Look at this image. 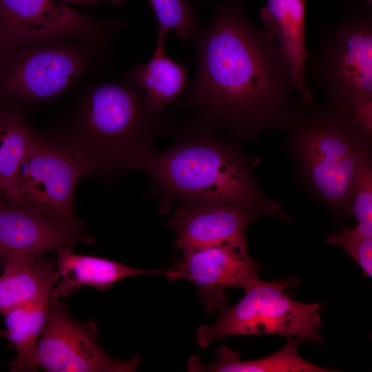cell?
Segmentation results:
<instances>
[{
  "instance_id": "6da1fadb",
  "label": "cell",
  "mask_w": 372,
  "mask_h": 372,
  "mask_svg": "<svg viewBox=\"0 0 372 372\" xmlns=\"http://www.w3.org/2000/svg\"><path fill=\"white\" fill-rule=\"evenodd\" d=\"M192 40L196 73L183 103L207 125L254 137L291 127L306 111L288 57L270 31L252 25L242 0L217 4Z\"/></svg>"
},
{
  "instance_id": "7a4b0ae2",
  "label": "cell",
  "mask_w": 372,
  "mask_h": 372,
  "mask_svg": "<svg viewBox=\"0 0 372 372\" xmlns=\"http://www.w3.org/2000/svg\"><path fill=\"white\" fill-rule=\"evenodd\" d=\"M141 169L183 204H223L251 220L267 215L291 221L280 203L260 191L241 153L206 127L194 130L163 153L152 154Z\"/></svg>"
},
{
  "instance_id": "3957f363",
  "label": "cell",
  "mask_w": 372,
  "mask_h": 372,
  "mask_svg": "<svg viewBox=\"0 0 372 372\" xmlns=\"http://www.w3.org/2000/svg\"><path fill=\"white\" fill-rule=\"evenodd\" d=\"M291 127L290 141L304 176L325 201L345 207L359 174L371 165L366 146L371 133L353 116L311 101Z\"/></svg>"
},
{
  "instance_id": "277c9868",
  "label": "cell",
  "mask_w": 372,
  "mask_h": 372,
  "mask_svg": "<svg viewBox=\"0 0 372 372\" xmlns=\"http://www.w3.org/2000/svg\"><path fill=\"white\" fill-rule=\"evenodd\" d=\"M305 78L333 110L351 116L372 106V3L349 2L338 21L318 28Z\"/></svg>"
},
{
  "instance_id": "5b68a950",
  "label": "cell",
  "mask_w": 372,
  "mask_h": 372,
  "mask_svg": "<svg viewBox=\"0 0 372 372\" xmlns=\"http://www.w3.org/2000/svg\"><path fill=\"white\" fill-rule=\"evenodd\" d=\"M83 122V135L76 145L96 169H142L152 154L154 138L167 126L164 114L147 109L138 90L115 82L101 84L90 93Z\"/></svg>"
},
{
  "instance_id": "8992f818",
  "label": "cell",
  "mask_w": 372,
  "mask_h": 372,
  "mask_svg": "<svg viewBox=\"0 0 372 372\" xmlns=\"http://www.w3.org/2000/svg\"><path fill=\"white\" fill-rule=\"evenodd\" d=\"M298 282L295 277L273 282L259 279L244 289L245 296L238 303L220 309L214 324L198 329V344L207 348L225 337L260 334L323 342L318 333L322 327L319 313L322 306L298 302L285 293L287 287Z\"/></svg>"
},
{
  "instance_id": "52a82bcc",
  "label": "cell",
  "mask_w": 372,
  "mask_h": 372,
  "mask_svg": "<svg viewBox=\"0 0 372 372\" xmlns=\"http://www.w3.org/2000/svg\"><path fill=\"white\" fill-rule=\"evenodd\" d=\"M96 167L76 145L34 134L20 165L14 189L5 199L61 221L81 224L73 196L78 181Z\"/></svg>"
},
{
  "instance_id": "ba28073f",
  "label": "cell",
  "mask_w": 372,
  "mask_h": 372,
  "mask_svg": "<svg viewBox=\"0 0 372 372\" xmlns=\"http://www.w3.org/2000/svg\"><path fill=\"white\" fill-rule=\"evenodd\" d=\"M99 331L92 320L79 322L65 302L50 294L46 321L37 344V366L47 372H133L140 355L119 360L99 344Z\"/></svg>"
},
{
  "instance_id": "9c48e42d",
  "label": "cell",
  "mask_w": 372,
  "mask_h": 372,
  "mask_svg": "<svg viewBox=\"0 0 372 372\" xmlns=\"http://www.w3.org/2000/svg\"><path fill=\"white\" fill-rule=\"evenodd\" d=\"M124 25L114 19H96L52 0H0V58L51 39H104Z\"/></svg>"
},
{
  "instance_id": "30bf717a",
  "label": "cell",
  "mask_w": 372,
  "mask_h": 372,
  "mask_svg": "<svg viewBox=\"0 0 372 372\" xmlns=\"http://www.w3.org/2000/svg\"><path fill=\"white\" fill-rule=\"evenodd\" d=\"M260 269L247 252L246 240H227L183 253L164 276L194 283L205 310L212 313L227 305L225 290L247 289L260 279Z\"/></svg>"
},
{
  "instance_id": "8fae6325",
  "label": "cell",
  "mask_w": 372,
  "mask_h": 372,
  "mask_svg": "<svg viewBox=\"0 0 372 372\" xmlns=\"http://www.w3.org/2000/svg\"><path fill=\"white\" fill-rule=\"evenodd\" d=\"M84 59L60 46L21 48L0 58V95L10 99L54 97L79 77Z\"/></svg>"
},
{
  "instance_id": "7c38bea8",
  "label": "cell",
  "mask_w": 372,
  "mask_h": 372,
  "mask_svg": "<svg viewBox=\"0 0 372 372\" xmlns=\"http://www.w3.org/2000/svg\"><path fill=\"white\" fill-rule=\"evenodd\" d=\"M81 224L52 218L32 208L0 200V267L13 261L90 242Z\"/></svg>"
},
{
  "instance_id": "4fadbf2b",
  "label": "cell",
  "mask_w": 372,
  "mask_h": 372,
  "mask_svg": "<svg viewBox=\"0 0 372 372\" xmlns=\"http://www.w3.org/2000/svg\"><path fill=\"white\" fill-rule=\"evenodd\" d=\"M251 218L231 206L216 203L183 204L170 219L176 232L174 245L183 253L227 240H245Z\"/></svg>"
},
{
  "instance_id": "5bb4252c",
  "label": "cell",
  "mask_w": 372,
  "mask_h": 372,
  "mask_svg": "<svg viewBox=\"0 0 372 372\" xmlns=\"http://www.w3.org/2000/svg\"><path fill=\"white\" fill-rule=\"evenodd\" d=\"M260 16L264 28L274 35L288 57L296 90L304 103L312 101L305 78L311 56L305 43V0H267Z\"/></svg>"
},
{
  "instance_id": "9a60e30c",
  "label": "cell",
  "mask_w": 372,
  "mask_h": 372,
  "mask_svg": "<svg viewBox=\"0 0 372 372\" xmlns=\"http://www.w3.org/2000/svg\"><path fill=\"white\" fill-rule=\"evenodd\" d=\"M165 41L157 37L150 60L136 65L125 76L127 83L140 92L147 109L155 114H164L166 107L185 95L188 87V68L166 54Z\"/></svg>"
},
{
  "instance_id": "2e32d148",
  "label": "cell",
  "mask_w": 372,
  "mask_h": 372,
  "mask_svg": "<svg viewBox=\"0 0 372 372\" xmlns=\"http://www.w3.org/2000/svg\"><path fill=\"white\" fill-rule=\"evenodd\" d=\"M56 267L60 281L53 287L60 297L74 294L82 287L106 290L123 279L145 275H164L163 269H140L107 258L76 254L70 249L57 251Z\"/></svg>"
},
{
  "instance_id": "e0dca14e",
  "label": "cell",
  "mask_w": 372,
  "mask_h": 372,
  "mask_svg": "<svg viewBox=\"0 0 372 372\" xmlns=\"http://www.w3.org/2000/svg\"><path fill=\"white\" fill-rule=\"evenodd\" d=\"M0 276V313L29 303L52 290L60 279L56 265L41 256L11 262Z\"/></svg>"
},
{
  "instance_id": "ac0fdd59",
  "label": "cell",
  "mask_w": 372,
  "mask_h": 372,
  "mask_svg": "<svg viewBox=\"0 0 372 372\" xmlns=\"http://www.w3.org/2000/svg\"><path fill=\"white\" fill-rule=\"evenodd\" d=\"M285 346L269 356L252 360H242L239 352L227 347L216 350V360L205 365L197 356L187 363L192 372H335L337 370L319 366L303 359L298 352V344L305 341L299 337L287 339Z\"/></svg>"
},
{
  "instance_id": "d6986e66",
  "label": "cell",
  "mask_w": 372,
  "mask_h": 372,
  "mask_svg": "<svg viewBox=\"0 0 372 372\" xmlns=\"http://www.w3.org/2000/svg\"><path fill=\"white\" fill-rule=\"evenodd\" d=\"M50 293L3 315L6 338L17 351V357L8 364L12 372H35L39 368L37 344L46 321Z\"/></svg>"
},
{
  "instance_id": "ffe728a7",
  "label": "cell",
  "mask_w": 372,
  "mask_h": 372,
  "mask_svg": "<svg viewBox=\"0 0 372 372\" xmlns=\"http://www.w3.org/2000/svg\"><path fill=\"white\" fill-rule=\"evenodd\" d=\"M36 133L14 110L0 103V196L8 199Z\"/></svg>"
},
{
  "instance_id": "44dd1931",
  "label": "cell",
  "mask_w": 372,
  "mask_h": 372,
  "mask_svg": "<svg viewBox=\"0 0 372 372\" xmlns=\"http://www.w3.org/2000/svg\"><path fill=\"white\" fill-rule=\"evenodd\" d=\"M154 12L157 37L166 39L173 31L180 38L192 39L199 28V21L187 0H148Z\"/></svg>"
},
{
  "instance_id": "7402d4cb",
  "label": "cell",
  "mask_w": 372,
  "mask_h": 372,
  "mask_svg": "<svg viewBox=\"0 0 372 372\" xmlns=\"http://www.w3.org/2000/svg\"><path fill=\"white\" fill-rule=\"evenodd\" d=\"M325 240L326 243L337 245L344 249L364 275L372 277V239L362 238L349 229L328 235Z\"/></svg>"
},
{
  "instance_id": "603a6c76",
  "label": "cell",
  "mask_w": 372,
  "mask_h": 372,
  "mask_svg": "<svg viewBox=\"0 0 372 372\" xmlns=\"http://www.w3.org/2000/svg\"><path fill=\"white\" fill-rule=\"evenodd\" d=\"M351 214L358 222L372 223V169L366 166L358 176Z\"/></svg>"
},
{
  "instance_id": "cb8c5ba5",
  "label": "cell",
  "mask_w": 372,
  "mask_h": 372,
  "mask_svg": "<svg viewBox=\"0 0 372 372\" xmlns=\"http://www.w3.org/2000/svg\"><path fill=\"white\" fill-rule=\"evenodd\" d=\"M74 3L84 5V6H93L101 2L107 1L112 4L116 6H121L124 0H64Z\"/></svg>"
},
{
  "instance_id": "d4e9b609",
  "label": "cell",
  "mask_w": 372,
  "mask_h": 372,
  "mask_svg": "<svg viewBox=\"0 0 372 372\" xmlns=\"http://www.w3.org/2000/svg\"><path fill=\"white\" fill-rule=\"evenodd\" d=\"M0 336L3 338H6V331L5 330H1L0 329Z\"/></svg>"
},
{
  "instance_id": "484cf974",
  "label": "cell",
  "mask_w": 372,
  "mask_h": 372,
  "mask_svg": "<svg viewBox=\"0 0 372 372\" xmlns=\"http://www.w3.org/2000/svg\"><path fill=\"white\" fill-rule=\"evenodd\" d=\"M198 2H200V3H206V2H209V1H213V0H196Z\"/></svg>"
},
{
  "instance_id": "4316f807",
  "label": "cell",
  "mask_w": 372,
  "mask_h": 372,
  "mask_svg": "<svg viewBox=\"0 0 372 372\" xmlns=\"http://www.w3.org/2000/svg\"><path fill=\"white\" fill-rule=\"evenodd\" d=\"M0 44H1V37H0Z\"/></svg>"
},
{
  "instance_id": "83f0119b",
  "label": "cell",
  "mask_w": 372,
  "mask_h": 372,
  "mask_svg": "<svg viewBox=\"0 0 372 372\" xmlns=\"http://www.w3.org/2000/svg\"><path fill=\"white\" fill-rule=\"evenodd\" d=\"M1 199H2V198H1V196H0V200H1Z\"/></svg>"
}]
</instances>
